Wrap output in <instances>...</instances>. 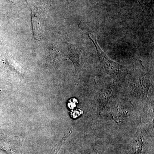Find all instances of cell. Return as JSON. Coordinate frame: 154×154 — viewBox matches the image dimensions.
Listing matches in <instances>:
<instances>
[{"mask_svg": "<svg viewBox=\"0 0 154 154\" xmlns=\"http://www.w3.org/2000/svg\"><path fill=\"white\" fill-rule=\"evenodd\" d=\"M28 3L31 12L33 36L36 42H38L44 32L48 9L45 4L40 1L32 0Z\"/></svg>", "mask_w": 154, "mask_h": 154, "instance_id": "cell-1", "label": "cell"}, {"mask_svg": "<svg viewBox=\"0 0 154 154\" xmlns=\"http://www.w3.org/2000/svg\"><path fill=\"white\" fill-rule=\"evenodd\" d=\"M87 35L95 45L99 60L105 71L116 81L124 79L128 74L127 69L125 67L110 59L99 46L97 39L92 38L88 33Z\"/></svg>", "mask_w": 154, "mask_h": 154, "instance_id": "cell-2", "label": "cell"}, {"mask_svg": "<svg viewBox=\"0 0 154 154\" xmlns=\"http://www.w3.org/2000/svg\"><path fill=\"white\" fill-rule=\"evenodd\" d=\"M67 53L69 58L72 61L75 68L79 65L81 58V51L74 45L66 42Z\"/></svg>", "mask_w": 154, "mask_h": 154, "instance_id": "cell-3", "label": "cell"}, {"mask_svg": "<svg viewBox=\"0 0 154 154\" xmlns=\"http://www.w3.org/2000/svg\"><path fill=\"white\" fill-rule=\"evenodd\" d=\"M113 95L112 90L107 88H104L100 90L97 94V102H99L100 108L105 107V105L109 101Z\"/></svg>", "mask_w": 154, "mask_h": 154, "instance_id": "cell-4", "label": "cell"}, {"mask_svg": "<svg viewBox=\"0 0 154 154\" xmlns=\"http://www.w3.org/2000/svg\"><path fill=\"white\" fill-rule=\"evenodd\" d=\"M6 61L7 64L11 69L16 72L19 74H22L23 71H22V68H21V67L19 66V64L16 62H15V61L12 58L10 57H7L6 58Z\"/></svg>", "mask_w": 154, "mask_h": 154, "instance_id": "cell-5", "label": "cell"}, {"mask_svg": "<svg viewBox=\"0 0 154 154\" xmlns=\"http://www.w3.org/2000/svg\"><path fill=\"white\" fill-rule=\"evenodd\" d=\"M83 113L82 110L80 109H76L72 113V116L74 118H76L82 115Z\"/></svg>", "mask_w": 154, "mask_h": 154, "instance_id": "cell-6", "label": "cell"}, {"mask_svg": "<svg viewBox=\"0 0 154 154\" xmlns=\"http://www.w3.org/2000/svg\"><path fill=\"white\" fill-rule=\"evenodd\" d=\"M78 102V101L76 99H71L69 101V103H68L69 107L70 108H73L74 107H75L76 104Z\"/></svg>", "mask_w": 154, "mask_h": 154, "instance_id": "cell-7", "label": "cell"}, {"mask_svg": "<svg viewBox=\"0 0 154 154\" xmlns=\"http://www.w3.org/2000/svg\"><path fill=\"white\" fill-rule=\"evenodd\" d=\"M2 92V89H0V94H1Z\"/></svg>", "mask_w": 154, "mask_h": 154, "instance_id": "cell-8", "label": "cell"}]
</instances>
